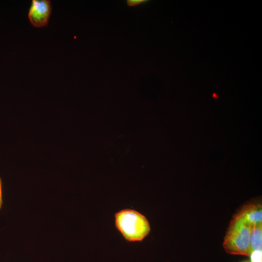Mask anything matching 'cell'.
<instances>
[{"label":"cell","mask_w":262,"mask_h":262,"mask_svg":"<svg viewBox=\"0 0 262 262\" xmlns=\"http://www.w3.org/2000/svg\"><path fill=\"white\" fill-rule=\"evenodd\" d=\"M247 262V261H244V262Z\"/></svg>","instance_id":"9"},{"label":"cell","mask_w":262,"mask_h":262,"mask_svg":"<svg viewBox=\"0 0 262 262\" xmlns=\"http://www.w3.org/2000/svg\"><path fill=\"white\" fill-rule=\"evenodd\" d=\"M250 262H262V250H256L251 252Z\"/></svg>","instance_id":"6"},{"label":"cell","mask_w":262,"mask_h":262,"mask_svg":"<svg viewBox=\"0 0 262 262\" xmlns=\"http://www.w3.org/2000/svg\"><path fill=\"white\" fill-rule=\"evenodd\" d=\"M262 223H260L251 225L250 234L251 252L256 250H262Z\"/></svg>","instance_id":"5"},{"label":"cell","mask_w":262,"mask_h":262,"mask_svg":"<svg viewBox=\"0 0 262 262\" xmlns=\"http://www.w3.org/2000/svg\"><path fill=\"white\" fill-rule=\"evenodd\" d=\"M52 11L49 0H33L28 15V19L34 27L47 26Z\"/></svg>","instance_id":"3"},{"label":"cell","mask_w":262,"mask_h":262,"mask_svg":"<svg viewBox=\"0 0 262 262\" xmlns=\"http://www.w3.org/2000/svg\"><path fill=\"white\" fill-rule=\"evenodd\" d=\"M245 219L250 225L262 222V209L260 204L248 203L234 214Z\"/></svg>","instance_id":"4"},{"label":"cell","mask_w":262,"mask_h":262,"mask_svg":"<svg viewBox=\"0 0 262 262\" xmlns=\"http://www.w3.org/2000/svg\"><path fill=\"white\" fill-rule=\"evenodd\" d=\"M146 2V0H128L127 4L129 6H135Z\"/></svg>","instance_id":"7"},{"label":"cell","mask_w":262,"mask_h":262,"mask_svg":"<svg viewBox=\"0 0 262 262\" xmlns=\"http://www.w3.org/2000/svg\"><path fill=\"white\" fill-rule=\"evenodd\" d=\"M2 182L0 178V209L2 205V190H1Z\"/></svg>","instance_id":"8"},{"label":"cell","mask_w":262,"mask_h":262,"mask_svg":"<svg viewBox=\"0 0 262 262\" xmlns=\"http://www.w3.org/2000/svg\"><path fill=\"white\" fill-rule=\"evenodd\" d=\"M115 223L117 229L129 242H142L150 231L146 217L133 209H125L116 212Z\"/></svg>","instance_id":"1"},{"label":"cell","mask_w":262,"mask_h":262,"mask_svg":"<svg viewBox=\"0 0 262 262\" xmlns=\"http://www.w3.org/2000/svg\"><path fill=\"white\" fill-rule=\"evenodd\" d=\"M251 225L243 218L233 215L224 239L223 246L230 254L249 256Z\"/></svg>","instance_id":"2"}]
</instances>
